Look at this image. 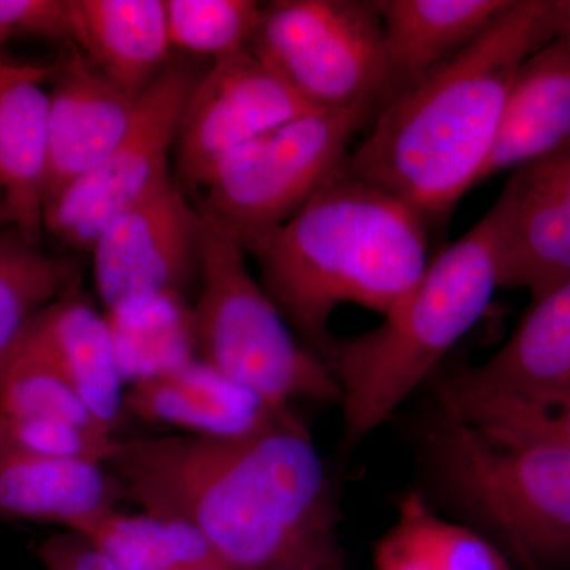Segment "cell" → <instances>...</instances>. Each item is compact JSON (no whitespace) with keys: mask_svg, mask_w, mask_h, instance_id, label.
I'll use <instances>...</instances> for the list:
<instances>
[{"mask_svg":"<svg viewBox=\"0 0 570 570\" xmlns=\"http://www.w3.org/2000/svg\"><path fill=\"white\" fill-rule=\"evenodd\" d=\"M376 118L367 108L313 110L262 134L220 160L200 208L246 250L343 170L356 135Z\"/></svg>","mask_w":570,"mask_h":570,"instance_id":"obj_7","label":"cell"},{"mask_svg":"<svg viewBox=\"0 0 570 570\" xmlns=\"http://www.w3.org/2000/svg\"><path fill=\"white\" fill-rule=\"evenodd\" d=\"M515 2L379 0L392 100L482 39Z\"/></svg>","mask_w":570,"mask_h":570,"instance_id":"obj_18","label":"cell"},{"mask_svg":"<svg viewBox=\"0 0 570 570\" xmlns=\"http://www.w3.org/2000/svg\"><path fill=\"white\" fill-rule=\"evenodd\" d=\"M21 39L73 43L70 0H0V47Z\"/></svg>","mask_w":570,"mask_h":570,"instance_id":"obj_30","label":"cell"},{"mask_svg":"<svg viewBox=\"0 0 570 570\" xmlns=\"http://www.w3.org/2000/svg\"><path fill=\"white\" fill-rule=\"evenodd\" d=\"M570 145V41L551 39L521 63L479 184Z\"/></svg>","mask_w":570,"mask_h":570,"instance_id":"obj_19","label":"cell"},{"mask_svg":"<svg viewBox=\"0 0 570 570\" xmlns=\"http://www.w3.org/2000/svg\"><path fill=\"white\" fill-rule=\"evenodd\" d=\"M174 50L214 59L249 47L264 3L255 0H165Z\"/></svg>","mask_w":570,"mask_h":570,"instance_id":"obj_28","label":"cell"},{"mask_svg":"<svg viewBox=\"0 0 570 570\" xmlns=\"http://www.w3.org/2000/svg\"><path fill=\"white\" fill-rule=\"evenodd\" d=\"M122 501L121 485L104 464L0 455V520L45 521L78 532Z\"/></svg>","mask_w":570,"mask_h":570,"instance_id":"obj_21","label":"cell"},{"mask_svg":"<svg viewBox=\"0 0 570 570\" xmlns=\"http://www.w3.org/2000/svg\"><path fill=\"white\" fill-rule=\"evenodd\" d=\"M11 227V217L7 206H0V228Z\"/></svg>","mask_w":570,"mask_h":570,"instance_id":"obj_34","label":"cell"},{"mask_svg":"<svg viewBox=\"0 0 570 570\" xmlns=\"http://www.w3.org/2000/svg\"><path fill=\"white\" fill-rule=\"evenodd\" d=\"M316 110L250 47L214 59L184 107L175 142L184 190H200L220 160L245 142Z\"/></svg>","mask_w":570,"mask_h":570,"instance_id":"obj_10","label":"cell"},{"mask_svg":"<svg viewBox=\"0 0 570 570\" xmlns=\"http://www.w3.org/2000/svg\"><path fill=\"white\" fill-rule=\"evenodd\" d=\"M204 219L171 176L119 214L94 243L92 273L104 311L145 296L179 292L200 264Z\"/></svg>","mask_w":570,"mask_h":570,"instance_id":"obj_11","label":"cell"},{"mask_svg":"<svg viewBox=\"0 0 570 570\" xmlns=\"http://www.w3.org/2000/svg\"><path fill=\"white\" fill-rule=\"evenodd\" d=\"M70 11L75 47L134 99L170 63L165 0H70Z\"/></svg>","mask_w":570,"mask_h":570,"instance_id":"obj_20","label":"cell"},{"mask_svg":"<svg viewBox=\"0 0 570 570\" xmlns=\"http://www.w3.org/2000/svg\"><path fill=\"white\" fill-rule=\"evenodd\" d=\"M50 81L45 208L119 145L138 100L105 77L73 43L63 45Z\"/></svg>","mask_w":570,"mask_h":570,"instance_id":"obj_13","label":"cell"},{"mask_svg":"<svg viewBox=\"0 0 570 570\" xmlns=\"http://www.w3.org/2000/svg\"><path fill=\"white\" fill-rule=\"evenodd\" d=\"M105 317L124 384L170 373L197 358L194 307L179 292L124 303Z\"/></svg>","mask_w":570,"mask_h":570,"instance_id":"obj_23","label":"cell"},{"mask_svg":"<svg viewBox=\"0 0 570 570\" xmlns=\"http://www.w3.org/2000/svg\"><path fill=\"white\" fill-rule=\"evenodd\" d=\"M0 414L56 420L115 436L61 374L18 340L0 355Z\"/></svg>","mask_w":570,"mask_h":570,"instance_id":"obj_26","label":"cell"},{"mask_svg":"<svg viewBox=\"0 0 570 570\" xmlns=\"http://www.w3.org/2000/svg\"><path fill=\"white\" fill-rule=\"evenodd\" d=\"M499 195V284L538 298L570 279V145L515 168Z\"/></svg>","mask_w":570,"mask_h":570,"instance_id":"obj_12","label":"cell"},{"mask_svg":"<svg viewBox=\"0 0 570 570\" xmlns=\"http://www.w3.org/2000/svg\"><path fill=\"white\" fill-rule=\"evenodd\" d=\"M501 195L471 230L431 257L411 294L381 325L337 337L330 370L344 441L362 442L392 419L489 309L499 284Z\"/></svg>","mask_w":570,"mask_h":570,"instance_id":"obj_4","label":"cell"},{"mask_svg":"<svg viewBox=\"0 0 570 570\" xmlns=\"http://www.w3.org/2000/svg\"><path fill=\"white\" fill-rule=\"evenodd\" d=\"M441 485L512 543L528 569L570 561V449L497 436L442 409L430 436Z\"/></svg>","mask_w":570,"mask_h":570,"instance_id":"obj_5","label":"cell"},{"mask_svg":"<svg viewBox=\"0 0 570 570\" xmlns=\"http://www.w3.org/2000/svg\"><path fill=\"white\" fill-rule=\"evenodd\" d=\"M264 570H344L343 558L325 562H307V564L275 566Z\"/></svg>","mask_w":570,"mask_h":570,"instance_id":"obj_33","label":"cell"},{"mask_svg":"<svg viewBox=\"0 0 570 570\" xmlns=\"http://www.w3.org/2000/svg\"><path fill=\"white\" fill-rule=\"evenodd\" d=\"M200 213V294L193 306L197 358L276 407L296 400L337 403L332 370L296 337L255 279L245 247Z\"/></svg>","mask_w":570,"mask_h":570,"instance_id":"obj_6","label":"cell"},{"mask_svg":"<svg viewBox=\"0 0 570 570\" xmlns=\"http://www.w3.org/2000/svg\"><path fill=\"white\" fill-rule=\"evenodd\" d=\"M198 78L189 63H168L138 97L134 121L119 145L47 205L43 230L70 249L91 253L119 214L170 179V154Z\"/></svg>","mask_w":570,"mask_h":570,"instance_id":"obj_9","label":"cell"},{"mask_svg":"<svg viewBox=\"0 0 570 570\" xmlns=\"http://www.w3.org/2000/svg\"><path fill=\"white\" fill-rule=\"evenodd\" d=\"M124 501L202 532L234 570L343 558L324 460L295 412L242 438H116Z\"/></svg>","mask_w":570,"mask_h":570,"instance_id":"obj_1","label":"cell"},{"mask_svg":"<svg viewBox=\"0 0 570 570\" xmlns=\"http://www.w3.org/2000/svg\"><path fill=\"white\" fill-rule=\"evenodd\" d=\"M551 39L570 41V0H549Z\"/></svg>","mask_w":570,"mask_h":570,"instance_id":"obj_32","label":"cell"},{"mask_svg":"<svg viewBox=\"0 0 570 570\" xmlns=\"http://www.w3.org/2000/svg\"><path fill=\"white\" fill-rule=\"evenodd\" d=\"M441 403L445 411L497 436L534 439L570 449V390L504 393Z\"/></svg>","mask_w":570,"mask_h":570,"instance_id":"obj_27","label":"cell"},{"mask_svg":"<svg viewBox=\"0 0 570 570\" xmlns=\"http://www.w3.org/2000/svg\"><path fill=\"white\" fill-rule=\"evenodd\" d=\"M430 234L411 206L343 167L246 253L296 337L330 367L336 307L389 316L425 273Z\"/></svg>","mask_w":570,"mask_h":570,"instance_id":"obj_3","label":"cell"},{"mask_svg":"<svg viewBox=\"0 0 570 570\" xmlns=\"http://www.w3.org/2000/svg\"><path fill=\"white\" fill-rule=\"evenodd\" d=\"M249 47L316 110L392 100L379 0H273Z\"/></svg>","mask_w":570,"mask_h":570,"instance_id":"obj_8","label":"cell"},{"mask_svg":"<svg viewBox=\"0 0 570 570\" xmlns=\"http://www.w3.org/2000/svg\"><path fill=\"white\" fill-rule=\"evenodd\" d=\"M116 438L56 420L0 414V455L104 464Z\"/></svg>","mask_w":570,"mask_h":570,"instance_id":"obj_29","label":"cell"},{"mask_svg":"<svg viewBox=\"0 0 570 570\" xmlns=\"http://www.w3.org/2000/svg\"><path fill=\"white\" fill-rule=\"evenodd\" d=\"M570 390V279L531 299L515 332L478 366L445 382L442 401Z\"/></svg>","mask_w":570,"mask_h":570,"instance_id":"obj_17","label":"cell"},{"mask_svg":"<svg viewBox=\"0 0 570 570\" xmlns=\"http://www.w3.org/2000/svg\"><path fill=\"white\" fill-rule=\"evenodd\" d=\"M55 367L111 434L126 417V384L119 374L104 311L81 288L56 299L17 337Z\"/></svg>","mask_w":570,"mask_h":570,"instance_id":"obj_14","label":"cell"},{"mask_svg":"<svg viewBox=\"0 0 570 570\" xmlns=\"http://www.w3.org/2000/svg\"><path fill=\"white\" fill-rule=\"evenodd\" d=\"M551 40L549 0H517L482 39L396 96L344 170L441 227L489 163L521 63Z\"/></svg>","mask_w":570,"mask_h":570,"instance_id":"obj_2","label":"cell"},{"mask_svg":"<svg viewBox=\"0 0 570 570\" xmlns=\"http://www.w3.org/2000/svg\"><path fill=\"white\" fill-rule=\"evenodd\" d=\"M373 570H512L479 532L439 515L419 491L400 501L374 546Z\"/></svg>","mask_w":570,"mask_h":570,"instance_id":"obj_22","label":"cell"},{"mask_svg":"<svg viewBox=\"0 0 570 570\" xmlns=\"http://www.w3.org/2000/svg\"><path fill=\"white\" fill-rule=\"evenodd\" d=\"M55 62L13 63L0 59V190L11 227L40 245L47 204L48 116Z\"/></svg>","mask_w":570,"mask_h":570,"instance_id":"obj_15","label":"cell"},{"mask_svg":"<svg viewBox=\"0 0 570 570\" xmlns=\"http://www.w3.org/2000/svg\"><path fill=\"white\" fill-rule=\"evenodd\" d=\"M127 414L206 438H242L291 414L194 358L170 373L145 379L126 392Z\"/></svg>","mask_w":570,"mask_h":570,"instance_id":"obj_16","label":"cell"},{"mask_svg":"<svg viewBox=\"0 0 570 570\" xmlns=\"http://www.w3.org/2000/svg\"><path fill=\"white\" fill-rule=\"evenodd\" d=\"M88 540L116 570H234L212 542L181 520L118 509L75 532Z\"/></svg>","mask_w":570,"mask_h":570,"instance_id":"obj_24","label":"cell"},{"mask_svg":"<svg viewBox=\"0 0 570 570\" xmlns=\"http://www.w3.org/2000/svg\"><path fill=\"white\" fill-rule=\"evenodd\" d=\"M36 557L47 570H116L88 540L70 531L45 539Z\"/></svg>","mask_w":570,"mask_h":570,"instance_id":"obj_31","label":"cell"},{"mask_svg":"<svg viewBox=\"0 0 570 570\" xmlns=\"http://www.w3.org/2000/svg\"><path fill=\"white\" fill-rule=\"evenodd\" d=\"M0 206H7L6 202H3L2 190H0ZM7 209H9V208H7Z\"/></svg>","mask_w":570,"mask_h":570,"instance_id":"obj_35","label":"cell"},{"mask_svg":"<svg viewBox=\"0 0 570 570\" xmlns=\"http://www.w3.org/2000/svg\"><path fill=\"white\" fill-rule=\"evenodd\" d=\"M82 265L45 253L14 227L0 230V355L37 314L81 285Z\"/></svg>","mask_w":570,"mask_h":570,"instance_id":"obj_25","label":"cell"}]
</instances>
